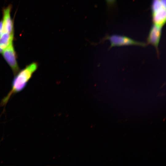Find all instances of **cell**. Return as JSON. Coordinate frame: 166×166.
I'll use <instances>...</instances> for the list:
<instances>
[{
  "instance_id": "cell-1",
  "label": "cell",
  "mask_w": 166,
  "mask_h": 166,
  "mask_svg": "<svg viewBox=\"0 0 166 166\" xmlns=\"http://www.w3.org/2000/svg\"><path fill=\"white\" fill-rule=\"evenodd\" d=\"M38 67V63L33 62L16 74L12 82L11 89L3 100V103L7 101L12 94L19 92L24 89Z\"/></svg>"
},
{
  "instance_id": "cell-2",
  "label": "cell",
  "mask_w": 166,
  "mask_h": 166,
  "mask_svg": "<svg viewBox=\"0 0 166 166\" xmlns=\"http://www.w3.org/2000/svg\"><path fill=\"white\" fill-rule=\"evenodd\" d=\"M151 10L153 24L163 27L166 22V0H152Z\"/></svg>"
},
{
  "instance_id": "cell-3",
  "label": "cell",
  "mask_w": 166,
  "mask_h": 166,
  "mask_svg": "<svg viewBox=\"0 0 166 166\" xmlns=\"http://www.w3.org/2000/svg\"><path fill=\"white\" fill-rule=\"evenodd\" d=\"M108 40L110 42L109 49L114 46L135 45L145 47L147 45L145 43L136 41L128 37L117 34L107 35L104 38V40Z\"/></svg>"
},
{
  "instance_id": "cell-4",
  "label": "cell",
  "mask_w": 166,
  "mask_h": 166,
  "mask_svg": "<svg viewBox=\"0 0 166 166\" xmlns=\"http://www.w3.org/2000/svg\"><path fill=\"white\" fill-rule=\"evenodd\" d=\"M2 53L3 57L11 69L14 75L19 71L17 55L13 44L4 49Z\"/></svg>"
},
{
  "instance_id": "cell-5",
  "label": "cell",
  "mask_w": 166,
  "mask_h": 166,
  "mask_svg": "<svg viewBox=\"0 0 166 166\" xmlns=\"http://www.w3.org/2000/svg\"><path fill=\"white\" fill-rule=\"evenodd\" d=\"M162 27L153 24L149 30L147 39V45L151 44L155 47L158 57L159 56L158 45L161 37Z\"/></svg>"
},
{
  "instance_id": "cell-6",
  "label": "cell",
  "mask_w": 166,
  "mask_h": 166,
  "mask_svg": "<svg viewBox=\"0 0 166 166\" xmlns=\"http://www.w3.org/2000/svg\"><path fill=\"white\" fill-rule=\"evenodd\" d=\"M10 7H8L4 10L2 21L3 33L14 34L13 23L10 17Z\"/></svg>"
},
{
  "instance_id": "cell-7",
  "label": "cell",
  "mask_w": 166,
  "mask_h": 166,
  "mask_svg": "<svg viewBox=\"0 0 166 166\" xmlns=\"http://www.w3.org/2000/svg\"><path fill=\"white\" fill-rule=\"evenodd\" d=\"M14 34L3 33L0 37V47L3 50L13 44Z\"/></svg>"
},
{
  "instance_id": "cell-8",
  "label": "cell",
  "mask_w": 166,
  "mask_h": 166,
  "mask_svg": "<svg viewBox=\"0 0 166 166\" xmlns=\"http://www.w3.org/2000/svg\"><path fill=\"white\" fill-rule=\"evenodd\" d=\"M3 33L2 21L0 22V37Z\"/></svg>"
},
{
  "instance_id": "cell-9",
  "label": "cell",
  "mask_w": 166,
  "mask_h": 166,
  "mask_svg": "<svg viewBox=\"0 0 166 166\" xmlns=\"http://www.w3.org/2000/svg\"><path fill=\"white\" fill-rule=\"evenodd\" d=\"M107 4L110 5L114 4L116 0H106Z\"/></svg>"
},
{
  "instance_id": "cell-10",
  "label": "cell",
  "mask_w": 166,
  "mask_h": 166,
  "mask_svg": "<svg viewBox=\"0 0 166 166\" xmlns=\"http://www.w3.org/2000/svg\"><path fill=\"white\" fill-rule=\"evenodd\" d=\"M3 50L0 47V53H2Z\"/></svg>"
}]
</instances>
